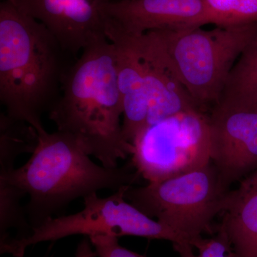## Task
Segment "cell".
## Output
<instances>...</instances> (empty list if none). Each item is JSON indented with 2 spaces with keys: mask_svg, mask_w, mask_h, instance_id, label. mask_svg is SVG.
<instances>
[{
  "mask_svg": "<svg viewBox=\"0 0 257 257\" xmlns=\"http://www.w3.org/2000/svg\"><path fill=\"white\" fill-rule=\"evenodd\" d=\"M39 133L23 120L15 119L5 112L0 114V173L15 169V161L24 154L35 152Z\"/></svg>",
  "mask_w": 257,
  "mask_h": 257,
  "instance_id": "9a60e30c",
  "label": "cell"
},
{
  "mask_svg": "<svg viewBox=\"0 0 257 257\" xmlns=\"http://www.w3.org/2000/svg\"><path fill=\"white\" fill-rule=\"evenodd\" d=\"M25 194L0 179V250L28 236L32 231L21 201Z\"/></svg>",
  "mask_w": 257,
  "mask_h": 257,
  "instance_id": "2e32d148",
  "label": "cell"
},
{
  "mask_svg": "<svg viewBox=\"0 0 257 257\" xmlns=\"http://www.w3.org/2000/svg\"><path fill=\"white\" fill-rule=\"evenodd\" d=\"M104 15L105 30L132 36L205 25L202 0H113L104 6Z\"/></svg>",
  "mask_w": 257,
  "mask_h": 257,
  "instance_id": "30bf717a",
  "label": "cell"
},
{
  "mask_svg": "<svg viewBox=\"0 0 257 257\" xmlns=\"http://www.w3.org/2000/svg\"><path fill=\"white\" fill-rule=\"evenodd\" d=\"M169 62L198 107L219 101L230 72L257 39V23L154 30Z\"/></svg>",
  "mask_w": 257,
  "mask_h": 257,
  "instance_id": "277c9868",
  "label": "cell"
},
{
  "mask_svg": "<svg viewBox=\"0 0 257 257\" xmlns=\"http://www.w3.org/2000/svg\"><path fill=\"white\" fill-rule=\"evenodd\" d=\"M113 0H15L22 13L42 23L66 52L79 57L92 42L106 37L104 8Z\"/></svg>",
  "mask_w": 257,
  "mask_h": 257,
  "instance_id": "9c48e42d",
  "label": "cell"
},
{
  "mask_svg": "<svg viewBox=\"0 0 257 257\" xmlns=\"http://www.w3.org/2000/svg\"><path fill=\"white\" fill-rule=\"evenodd\" d=\"M204 25L226 27L257 23V0H202Z\"/></svg>",
  "mask_w": 257,
  "mask_h": 257,
  "instance_id": "e0dca14e",
  "label": "cell"
},
{
  "mask_svg": "<svg viewBox=\"0 0 257 257\" xmlns=\"http://www.w3.org/2000/svg\"><path fill=\"white\" fill-rule=\"evenodd\" d=\"M106 36L114 46L123 106V136L132 144L147 126L148 116V96L140 55L133 36L111 28L106 29Z\"/></svg>",
  "mask_w": 257,
  "mask_h": 257,
  "instance_id": "7c38bea8",
  "label": "cell"
},
{
  "mask_svg": "<svg viewBox=\"0 0 257 257\" xmlns=\"http://www.w3.org/2000/svg\"><path fill=\"white\" fill-rule=\"evenodd\" d=\"M57 131L73 138L84 151L109 168L131 156L123 136V106L114 46L107 37L82 50L69 69L60 99L48 113Z\"/></svg>",
  "mask_w": 257,
  "mask_h": 257,
  "instance_id": "6da1fadb",
  "label": "cell"
},
{
  "mask_svg": "<svg viewBox=\"0 0 257 257\" xmlns=\"http://www.w3.org/2000/svg\"><path fill=\"white\" fill-rule=\"evenodd\" d=\"M78 57L64 50L42 23L13 3L0 4V101L5 113L45 133L42 115L60 99Z\"/></svg>",
  "mask_w": 257,
  "mask_h": 257,
  "instance_id": "7a4b0ae2",
  "label": "cell"
},
{
  "mask_svg": "<svg viewBox=\"0 0 257 257\" xmlns=\"http://www.w3.org/2000/svg\"><path fill=\"white\" fill-rule=\"evenodd\" d=\"M2 1H8L10 2V3H13L14 4L15 0H2Z\"/></svg>",
  "mask_w": 257,
  "mask_h": 257,
  "instance_id": "44dd1931",
  "label": "cell"
},
{
  "mask_svg": "<svg viewBox=\"0 0 257 257\" xmlns=\"http://www.w3.org/2000/svg\"><path fill=\"white\" fill-rule=\"evenodd\" d=\"M89 239L97 257H145L123 247L115 236L98 235Z\"/></svg>",
  "mask_w": 257,
  "mask_h": 257,
  "instance_id": "d6986e66",
  "label": "cell"
},
{
  "mask_svg": "<svg viewBox=\"0 0 257 257\" xmlns=\"http://www.w3.org/2000/svg\"><path fill=\"white\" fill-rule=\"evenodd\" d=\"M130 186L121 187L109 197L97 193L84 199L82 210L69 215L52 217L33 228L26 237L10 243L2 254L23 257L27 248L45 241H55L74 235L140 236L162 239L174 243L187 242L168 226L152 219L126 200L125 192ZM189 243V242H187Z\"/></svg>",
  "mask_w": 257,
  "mask_h": 257,
  "instance_id": "8992f818",
  "label": "cell"
},
{
  "mask_svg": "<svg viewBox=\"0 0 257 257\" xmlns=\"http://www.w3.org/2000/svg\"><path fill=\"white\" fill-rule=\"evenodd\" d=\"M131 164L148 183L188 173L211 162L209 116L192 109L142 130Z\"/></svg>",
  "mask_w": 257,
  "mask_h": 257,
  "instance_id": "52a82bcc",
  "label": "cell"
},
{
  "mask_svg": "<svg viewBox=\"0 0 257 257\" xmlns=\"http://www.w3.org/2000/svg\"><path fill=\"white\" fill-rule=\"evenodd\" d=\"M217 103L241 108L257 106V39L236 61Z\"/></svg>",
  "mask_w": 257,
  "mask_h": 257,
  "instance_id": "5bb4252c",
  "label": "cell"
},
{
  "mask_svg": "<svg viewBox=\"0 0 257 257\" xmlns=\"http://www.w3.org/2000/svg\"><path fill=\"white\" fill-rule=\"evenodd\" d=\"M74 257H97L89 238H84L79 243Z\"/></svg>",
  "mask_w": 257,
  "mask_h": 257,
  "instance_id": "ffe728a7",
  "label": "cell"
},
{
  "mask_svg": "<svg viewBox=\"0 0 257 257\" xmlns=\"http://www.w3.org/2000/svg\"><path fill=\"white\" fill-rule=\"evenodd\" d=\"M219 216L214 231L227 240L231 257H257V170L228 191Z\"/></svg>",
  "mask_w": 257,
  "mask_h": 257,
  "instance_id": "4fadbf2b",
  "label": "cell"
},
{
  "mask_svg": "<svg viewBox=\"0 0 257 257\" xmlns=\"http://www.w3.org/2000/svg\"><path fill=\"white\" fill-rule=\"evenodd\" d=\"M191 245L199 251L197 257H231L229 243L219 232H216V236L209 239L199 236L192 241Z\"/></svg>",
  "mask_w": 257,
  "mask_h": 257,
  "instance_id": "ac0fdd59",
  "label": "cell"
},
{
  "mask_svg": "<svg viewBox=\"0 0 257 257\" xmlns=\"http://www.w3.org/2000/svg\"><path fill=\"white\" fill-rule=\"evenodd\" d=\"M229 190L212 163L188 173L130 186L125 197L152 219L168 226L191 244L203 233L213 234V221Z\"/></svg>",
  "mask_w": 257,
  "mask_h": 257,
  "instance_id": "5b68a950",
  "label": "cell"
},
{
  "mask_svg": "<svg viewBox=\"0 0 257 257\" xmlns=\"http://www.w3.org/2000/svg\"><path fill=\"white\" fill-rule=\"evenodd\" d=\"M211 163L229 189L257 170V106L217 103L209 116Z\"/></svg>",
  "mask_w": 257,
  "mask_h": 257,
  "instance_id": "ba28073f",
  "label": "cell"
},
{
  "mask_svg": "<svg viewBox=\"0 0 257 257\" xmlns=\"http://www.w3.org/2000/svg\"><path fill=\"white\" fill-rule=\"evenodd\" d=\"M133 37L148 96L146 126L182 111L199 109L172 68L155 32Z\"/></svg>",
  "mask_w": 257,
  "mask_h": 257,
  "instance_id": "8fae6325",
  "label": "cell"
},
{
  "mask_svg": "<svg viewBox=\"0 0 257 257\" xmlns=\"http://www.w3.org/2000/svg\"><path fill=\"white\" fill-rule=\"evenodd\" d=\"M140 177L131 162L114 168L94 163L73 138L57 130L39 134L28 162L0 173V179L30 197L25 208L32 229L79 198L101 190L116 192Z\"/></svg>",
  "mask_w": 257,
  "mask_h": 257,
  "instance_id": "3957f363",
  "label": "cell"
}]
</instances>
